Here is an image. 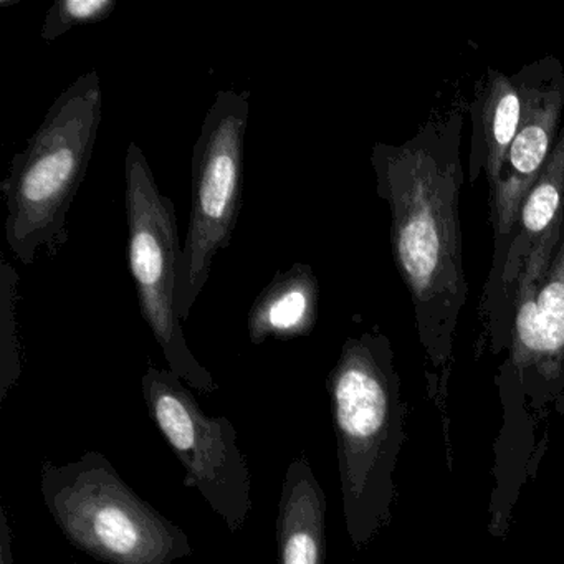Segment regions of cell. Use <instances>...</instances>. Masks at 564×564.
Returning <instances> with one entry per match:
<instances>
[{
  "instance_id": "1",
  "label": "cell",
  "mask_w": 564,
  "mask_h": 564,
  "mask_svg": "<svg viewBox=\"0 0 564 564\" xmlns=\"http://www.w3.org/2000/svg\"><path fill=\"white\" fill-rule=\"evenodd\" d=\"M101 111L100 77L91 70L58 95L12 158L0 193L8 204L6 240L24 265H34L41 250L58 256L68 242V213L87 176Z\"/></svg>"
},
{
  "instance_id": "2",
  "label": "cell",
  "mask_w": 564,
  "mask_h": 564,
  "mask_svg": "<svg viewBox=\"0 0 564 564\" xmlns=\"http://www.w3.org/2000/svg\"><path fill=\"white\" fill-rule=\"evenodd\" d=\"M326 388L338 442L346 530L352 544L361 547L388 520L392 471L402 444L398 381L384 343L368 335L348 339Z\"/></svg>"
},
{
  "instance_id": "3",
  "label": "cell",
  "mask_w": 564,
  "mask_h": 564,
  "mask_svg": "<svg viewBox=\"0 0 564 564\" xmlns=\"http://www.w3.org/2000/svg\"><path fill=\"white\" fill-rule=\"evenodd\" d=\"M41 494L77 550L107 564H174L193 554L189 538L144 501L100 452L65 465L44 462Z\"/></svg>"
},
{
  "instance_id": "4",
  "label": "cell",
  "mask_w": 564,
  "mask_h": 564,
  "mask_svg": "<svg viewBox=\"0 0 564 564\" xmlns=\"http://www.w3.org/2000/svg\"><path fill=\"white\" fill-rule=\"evenodd\" d=\"M250 91L223 90L210 105L191 161V214L176 282V312L189 318L214 260L230 246L243 196Z\"/></svg>"
},
{
  "instance_id": "5",
  "label": "cell",
  "mask_w": 564,
  "mask_h": 564,
  "mask_svg": "<svg viewBox=\"0 0 564 564\" xmlns=\"http://www.w3.org/2000/svg\"><path fill=\"white\" fill-rule=\"evenodd\" d=\"M124 207L128 220V269L138 305L171 371L191 388L210 394L217 384L187 346L176 312L181 252L173 199L164 196L150 163L134 141L124 156Z\"/></svg>"
},
{
  "instance_id": "6",
  "label": "cell",
  "mask_w": 564,
  "mask_h": 564,
  "mask_svg": "<svg viewBox=\"0 0 564 564\" xmlns=\"http://www.w3.org/2000/svg\"><path fill=\"white\" fill-rule=\"evenodd\" d=\"M144 402L158 431L209 507L237 533L252 510V475L232 422L207 415L171 369L148 366L141 378Z\"/></svg>"
},
{
  "instance_id": "7",
  "label": "cell",
  "mask_w": 564,
  "mask_h": 564,
  "mask_svg": "<svg viewBox=\"0 0 564 564\" xmlns=\"http://www.w3.org/2000/svg\"><path fill=\"white\" fill-rule=\"evenodd\" d=\"M279 564H325L326 497L308 458L290 462L276 517Z\"/></svg>"
},
{
  "instance_id": "8",
  "label": "cell",
  "mask_w": 564,
  "mask_h": 564,
  "mask_svg": "<svg viewBox=\"0 0 564 564\" xmlns=\"http://www.w3.org/2000/svg\"><path fill=\"white\" fill-rule=\"evenodd\" d=\"M318 280L308 263L276 272L250 308V341L262 345L267 339L286 341L308 336L318 322Z\"/></svg>"
},
{
  "instance_id": "9",
  "label": "cell",
  "mask_w": 564,
  "mask_h": 564,
  "mask_svg": "<svg viewBox=\"0 0 564 564\" xmlns=\"http://www.w3.org/2000/svg\"><path fill=\"white\" fill-rule=\"evenodd\" d=\"M518 328L524 345L534 351H556L564 345V282L550 283L536 305L520 313Z\"/></svg>"
},
{
  "instance_id": "10",
  "label": "cell",
  "mask_w": 564,
  "mask_h": 564,
  "mask_svg": "<svg viewBox=\"0 0 564 564\" xmlns=\"http://www.w3.org/2000/svg\"><path fill=\"white\" fill-rule=\"evenodd\" d=\"M15 285L18 273L4 262L2 265V346H0V402L8 398L21 376L18 338H15Z\"/></svg>"
},
{
  "instance_id": "11",
  "label": "cell",
  "mask_w": 564,
  "mask_h": 564,
  "mask_svg": "<svg viewBox=\"0 0 564 564\" xmlns=\"http://www.w3.org/2000/svg\"><path fill=\"white\" fill-rule=\"evenodd\" d=\"M117 6L115 0H57L45 14L42 41L51 44L78 25L105 21L113 14Z\"/></svg>"
},
{
  "instance_id": "12",
  "label": "cell",
  "mask_w": 564,
  "mask_h": 564,
  "mask_svg": "<svg viewBox=\"0 0 564 564\" xmlns=\"http://www.w3.org/2000/svg\"><path fill=\"white\" fill-rule=\"evenodd\" d=\"M437 236L432 223L425 219L408 220L399 234V252L409 275L425 279L437 262Z\"/></svg>"
},
{
  "instance_id": "13",
  "label": "cell",
  "mask_w": 564,
  "mask_h": 564,
  "mask_svg": "<svg viewBox=\"0 0 564 564\" xmlns=\"http://www.w3.org/2000/svg\"><path fill=\"white\" fill-rule=\"evenodd\" d=\"M546 131L538 124H531L514 137L510 151L511 164L518 173H534L546 156Z\"/></svg>"
},
{
  "instance_id": "14",
  "label": "cell",
  "mask_w": 564,
  "mask_h": 564,
  "mask_svg": "<svg viewBox=\"0 0 564 564\" xmlns=\"http://www.w3.org/2000/svg\"><path fill=\"white\" fill-rule=\"evenodd\" d=\"M557 204H560V191H557L556 184L551 181L541 184L528 197L527 206L523 209L524 227L531 232L543 230L553 219Z\"/></svg>"
},
{
  "instance_id": "15",
  "label": "cell",
  "mask_w": 564,
  "mask_h": 564,
  "mask_svg": "<svg viewBox=\"0 0 564 564\" xmlns=\"http://www.w3.org/2000/svg\"><path fill=\"white\" fill-rule=\"evenodd\" d=\"M518 123H520V100L513 91H508L500 98L495 110L494 138L498 147H507L513 141Z\"/></svg>"
},
{
  "instance_id": "16",
  "label": "cell",
  "mask_w": 564,
  "mask_h": 564,
  "mask_svg": "<svg viewBox=\"0 0 564 564\" xmlns=\"http://www.w3.org/2000/svg\"><path fill=\"white\" fill-rule=\"evenodd\" d=\"M0 564H14L11 528H9L4 510L0 513Z\"/></svg>"
}]
</instances>
